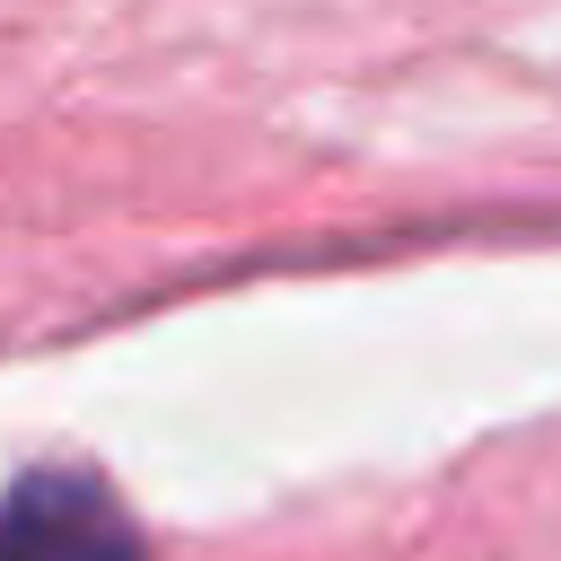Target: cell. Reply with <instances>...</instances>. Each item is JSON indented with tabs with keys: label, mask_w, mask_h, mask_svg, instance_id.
Here are the masks:
<instances>
[{
	"label": "cell",
	"mask_w": 561,
	"mask_h": 561,
	"mask_svg": "<svg viewBox=\"0 0 561 561\" xmlns=\"http://www.w3.org/2000/svg\"><path fill=\"white\" fill-rule=\"evenodd\" d=\"M0 561H149V535L96 465L44 456L0 491Z\"/></svg>",
	"instance_id": "6da1fadb"
}]
</instances>
